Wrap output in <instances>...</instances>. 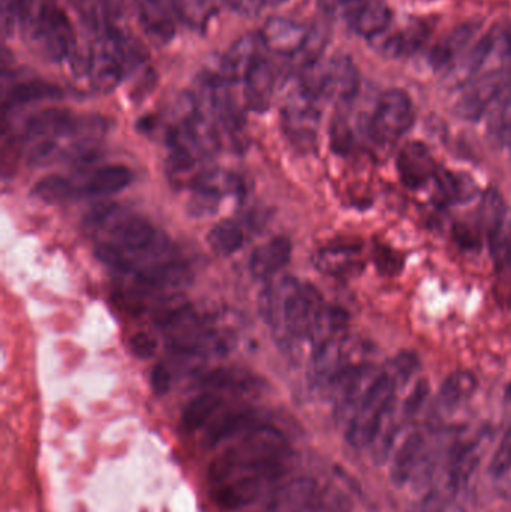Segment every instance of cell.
Masks as SVG:
<instances>
[{
	"instance_id": "1",
	"label": "cell",
	"mask_w": 511,
	"mask_h": 512,
	"mask_svg": "<svg viewBox=\"0 0 511 512\" xmlns=\"http://www.w3.org/2000/svg\"><path fill=\"white\" fill-rule=\"evenodd\" d=\"M291 469L293 451L284 433L272 424L258 423L212 460L207 480L218 486L242 475H254L267 483L285 477Z\"/></svg>"
},
{
	"instance_id": "2",
	"label": "cell",
	"mask_w": 511,
	"mask_h": 512,
	"mask_svg": "<svg viewBox=\"0 0 511 512\" xmlns=\"http://www.w3.org/2000/svg\"><path fill=\"white\" fill-rule=\"evenodd\" d=\"M90 41L80 47L71 68L87 78L99 92L116 89L132 71L144 63L140 42L119 23L92 27Z\"/></svg>"
},
{
	"instance_id": "3",
	"label": "cell",
	"mask_w": 511,
	"mask_h": 512,
	"mask_svg": "<svg viewBox=\"0 0 511 512\" xmlns=\"http://www.w3.org/2000/svg\"><path fill=\"white\" fill-rule=\"evenodd\" d=\"M323 297L312 285L293 277L270 283L260 297V312L279 343L308 339L323 312Z\"/></svg>"
},
{
	"instance_id": "4",
	"label": "cell",
	"mask_w": 511,
	"mask_h": 512,
	"mask_svg": "<svg viewBox=\"0 0 511 512\" xmlns=\"http://www.w3.org/2000/svg\"><path fill=\"white\" fill-rule=\"evenodd\" d=\"M24 38L50 62L74 63L80 39L57 0H26L17 21Z\"/></svg>"
},
{
	"instance_id": "5",
	"label": "cell",
	"mask_w": 511,
	"mask_h": 512,
	"mask_svg": "<svg viewBox=\"0 0 511 512\" xmlns=\"http://www.w3.org/2000/svg\"><path fill=\"white\" fill-rule=\"evenodd\" d=\"M296 81L309 95L317 101L348 104L359 92V71L350 57L335 56L330 59L321 57L318 62L294 75Z\"/></svg>"
},
{
	"instance_id": "6",
	"label": "cell",
	"mask_w": 511,
	"mask_h": 512,
	"mask_svg": "<svg viewBox=\"0 0 511 512\" xmlns=\"http://www.w3.org/2000/svg\"><path fill=\"white\" fill-rule=\"evenodd\" d=\"M416 113L410 96L401 89L384 92L369 117L368 131L371 140L378 144H393L413 128Z\"/></svg>"
},
{
	"instance_id": "7",
	"label": "cell",
	"mask_w": 511,
	"mask_h": 512,
	"mask_svg": "<svg viewBox=\"0 0 511 512\" xmlns=\"http://www.w3.org/2000/svg\"><path fill=\"white\" fill-rule=\"evenodd\" d=\"M509 90L507 74L494 72V74L480 75L461 86V95L456 102V111L459 116L468 120H479L491 110L501 96Z\"/></svg>"
},
{
	"instance_id": "8",
	"label": "cell",
	"mask_w": 511,
	"mask_h": 512,
	"mask_svg": "<svg viewBox=\"0 0 511 512\" xmlns=\"http://www.w3.org/2000/svg\"><path fill=\"white\" fill-rule=\"evenodd\" d=\"M138 21L155 44H167L174 38L180 18L174 0H134Z\"/></svg>"
},
{
	"instance_id": "9",
	"label": "cell",
	"mask_w": 511,
	"mask_h": 512,
	"mask_svg": "<svg viewBox=\"0 0 511 512\" xmlns=\"http://www.w3.org/2000/svg\"><path fill=\"white\" fill-rule=\"evenodd\" d=\"M480 24L467 23L456 27L443 41L438 42L437 47L432 48L429 54V63L432 68L444 74H453L459 63L467 60L471 48L476 44L477 33Z\"/></svg>"
},
{
	"instance_id": "10",
	"label": "cell",
	"mask_w": 511,
	"mask_h": 512,
	"mask_svg": "<svg viewBox=\"0 0 511 512\" xmlns=\"http://www.w3.org/2000/svg\"><path fill=\"white\" fill-rule=\"evenodd\" d=\"M396 168L402 185L408 189L422 188L429 180L435 179L438 173L434 156L428 147L419 141H411L402 147L396 159Z\"/></svg>"
},
{
	"instance_id": "11",
	"label": "cell",
	"mask_w": 511,
	"mask_h": 512,
	"mask_svg": "<svg viewBox=\"0 0 511 512\" xmlns=\"http://www.w3.org/2000/svg\"><path fill=\"white\" fill-rule=\"evenodd\" d=\"M111 234H113L114 245L120 246V248L125 249L131 255L162 254V245L158 242V233L144 219L132 218L119 222L113 228V233Z\"/></svg>"
},
{
	"instance_id": "12",
	"label": "cell",
	"mask_w": 511,
	"mask_h": 512,
	"mask_svg": "<svg viewBox=\"0 0 511 512\" xmlns=\"http://www.w3.org/2000/svg\"><path fill=\"white\" fill-rule=\"evenodd\" d=\"M266 481L254 475H242L213 487L212 499L215 505L225 511H239L254 504Z\"/></svg>"
},
{
	"instance_id": "13",
	"label": "cell",
	"mask_w": 511,
	"mask_h": 512,
	"mask_svg": "<svg viewBox=\"0 0 511 512\" xmlns=\"http://www.w3.org/2000/svg\"><path fill=\"white\" fill-rule=\"evenodd\" d=\"M351 29L359 36L378 39L392 24V11L383 0H362L348 15Z\"/></svg>"
},
{
	"instance_id": "14",
	"label": "cell",
	"mask_w": 511,
	"mask_h": 512,
	"mask_svg": "<svg viewBox=\"0 0 511 512\" xmlns=\"http://www.w3.org/2000/svg\"><path fill=\"white\" fill-rule=\"evenodd\" d=\"M135 280L150 289L183 288L192 282V271L180 261H159L135 271Z\"/></svg>"
},
{
	"instance_id": "15",
	"label": "cell",
	"mask_w": 511,
	"mask_h": 512,
	"mask_svg": "<svg viewBox=\"0 0 511 512\" xmlns=\"http://www.w3.org/2000/svg\"><path fill=\"white\" fill-rule=\"evenodd\" d=\"M200 385L213 393L230 391L236 394H252L263 390L264 382L246 370L236 369V367H219L206 373L201 378Z\"/></svg>"
},
{
	"instance_id": "16",
	"label": "cell",
	"mask_w": 511,
	"mask_h": 512,
	"mask_svg": "<svg viewBox=\"0 0 511 512\" xmlns=\"http://www.w3.org/2000/svg\"><path fill=\"white\" fill-rule=\"evenodd\" d=\"M291 252L293 248L287 237H276L270 240L267 245L260 246L252 252L251 261H249L251 273L257 279H269L290 262Z\"/></svg>"
},
{
	"instance_id": "17",
	"label": "cell",
	"mask_w": 511,
	"mask_h": 512,
	"mask_svg": "<svg viewBox=\"0 0 511 512\" xmlns=\"http://www.w3.org/2000/svg\"><path fill=\"white\" fill-rule=\"evenodd\" d=\"M317 495V484L308 478H300L279 487L270 499V508L275 512H302L312 507Z\"/></svg>"
},
{
	"instance_id": "18",
	"label": "cell",
	"mask_w": 511,
	"mask_h": 512,
	"mask_svg": "<svg viewBox=\"0 0 511 512\" xmlns=\"http://www.w3.org/2000/svg\"><path fill=\"white\" fill-rule=\"evenodd\" d=\"M261 423L257 414L251 409H239V411L225 412L219 415L216 420L207 427L206 435L203 438V444L207 448L216 447L219 442L227 441L234 436L242 435L246 430L251 429L255 424Z\"/></svg>"
},
{
	"instance_id": "19",
	"label": "cell",
	"mask_w": 511,
	"mask_h": 512,
	"mask_svg": "<svg viewBox=\"0 0 511 512\" xmlns=\"http://www.w3.org/2000/svg\"><path fill=\"white\" fill-rule=\"evenodd\" d=\"M132 180V173L122 165H111L93 173L84 186V192L93 197H108L128 188Z\"/></svg>"
},
{
	"instance_id": "20",
	"label": "cell",
	"mask_w": 511,
	"mask_h": 512,
	"mask_svg": "<svg viewBox=\"0 0 511 512\" xmlns=\"http://www.w3.org/2000/svg\"><path fill=\"white\" fill-rule=\"evenodd\" d=\"M426 24L413 23L384 39L381 51L389 57H405L416 53L426 41Z\"/></svg>"
},
{
	"instance_id": "21",
	"label": "cell",
	"mask_w": 511,
	"mask_h": 512,
	"mask_svg": "<svg viewBox=\"0 0 511 512\" xmlns=\"http://www.w3.org/2000/svg\"><path fill=\"white\" fill-rule=\"evenodd\" d=\"M180 23L203 32L227 0H174Z\"/></svg>"
},
{
	"instance_id": "22",
	"label": "cell",
	"mask_w": 511,
	"mask_h": 512,
	"mask_svg": "<svg viewBox=\"0 0 511 512\" xmlns=\"http://www.w3.org/2000/svg\"><path fill=\"white\" fill-rule=\"evenodd\" d=\"M315 264L324 273L345 274L362 267L360 249L357 246H336L318 252Z\"/></svg>"
},
{
	"instance_id": "23",
	"label": "cell",
	"mask_w": 511,
	"mask_h": 512,
	"mask_svg": "<svg viewBox=\"0 0 511 512\" xmlns=\"http://www.w3.org/2000/svg\"><path fill=\"white\" fill-rule=\"evenodd\" d=\"M438 188L441 195L452 204H464L473 200L477 195L476 180L465 173H453V171L440 170L437 176Z\"/></svg>"
},
{
	"instance_id": "24",
	"label": "cell",
	"mask_w": 511,
	"mask_h": 512,
	"mask_svg": "<svg viewBox=\"0 0 511 512\" xmlns=\"http://www.w3.org/2000/svg\"><path fill=\"white\" fill-rule=\"evenodd\" d=\"M222 406V397L213 391L200 394L186 406L182 415V427L186 432H195L203 427Z\"/></svg>"
},
{
	"instance_id": "25",
	"label": "cell",
	"mask_w": 511,
	"mask_h": 512,
	"mask_svg": "<svg viewBox=\"0 0 511 512\" xmlns=\"http://www.w3.org/2000/svg\"><path fill=\"white\" fill-rule=\"evenodd\" d=\"M245 242L242 230L233 221H222L210 230L207 243L215 254L230 256L236 254Z\"/></svg>"
},
{
	"instance_id": "26",
	"label": "cell",
	"mask_w": 511,
	"mask_h": 512,
	"mask_svg": "<svg viewBox=\"0 0 511 512\" xmlns=\"http://www.w3.org/2000/svg\"><path fill=\"white\" fill-rule=\"evenodd\" d=\"M477 388V378L471 372H455L444 381L440 400L446 406H456L473 396Z\"/></svg>"
},
{
	"instance_id": "27",
	"label": "cell",
	"mask_w": 511,
	"mask_h": 512,
	"mask_svg": "<svg viewBox=\"0 0 511 512\" xmlns=\"http://www.w3.org/2000/svg\"><path fill=\"white\" fill-rule=\"evenodd\" d=\"M479 213L480 221H482L488 236L500 230L506 224V204H504L500 192L495 191V189H489L483 195Z\"/></svg>"
},
{
	"instance_id": "28",
	"label": "cell",
	"mask_w": 511,
	"mask_h": 512,
	"mask_svg": "<svg viewBox=\"0 0 511 512\" xmlns=\"http://www.w3.org/2000/svg\"><path fill=\"white\" fill-rule=\"evenodd\" d=\"M32 192L38 200L44 201V203L59 204L72 197L74 188L68 179L53 174V176L42 177L39 182H36Z\"/></svg>"
},
{
	"instance_id": "29",
	"label": "cell",
	"mask_w": 511,
	"mask_h": 512,
	"mask_svg": "<svg viewBox=\"0 0 511 512\" xmlns=\"http://www.w3.org/2000/svg\"><path fill=\"white\" fill-rule=\"evenodd\" d=\"M422 447L423 438L419 433H413L405 439L398 456H396L395 466H393L392 478L395 483H404L410 477L411 469H413L417 454L420 453Z\"/></svg>"
},
{
	"instance_id": "30",
	"label": "cell",
	"mask_w": 511,
	"mask_h": 512,
	"mask_svg": "<svg viewBox=\"0 0 511 512\" xmlns=\"http://www.w3.org/2000/svg\"><path fill=\"white\" fill-rule=\"evenodd\" d=\"M62 95L57 87L45 83L18 84L11 90V104H29V102L42 101V99L59 98Z\"/></svg>"
},
{
	"instance_id": "31",
	"label": "cell",
	"mask_w": 511,
	"mask_h": 512,
	"mask_svg": "<svg viewBox=\"0 0 511 512\" xmlns=\"http://www.w3.org/2000/svg\"><path fill=\"white\" fill-rule=\"evenodd\" d=\"M95 255L102 264L114 270L125 271V273L134 271L135 261L132 255L114 243H102L96 248Z\"/></svg>"
},
{
	"instance_id": "32",
	"label": "cell",
	"mask_w": 511,
	"mask_h": 512,
	"mask_svg": "<svg viewBox=\"0 0 511 512\" xmlns=\"http://www.w3.org/2000/svg\"><path fill=\"white\" fill-rule=\"evenodd\" d=\"M417 367H419L417 355L413 354V352H402L393 360L392 370L389 373L396 381H401V379L402 381H407L416 372Z\"/></svg>"
},
{
	"instance_id": "33",
	"label": "cell",
	"mask_w": 511,
	"mask_h": 512,
	"mask_svg": "<svg viewBox=\"0 0 511 512\" xmlns=\"http://www.w3.org/2000/svg\"><path fill=\"white\" fill-rule=\"evenodd\" d=\"M57 149H59V147H57V143L53 138L39 140L38 143L33 146V149L30 150L27 161H29V164L33 165V167H41V165L48 164V162L54 158Z\"/></svg>"
},
{
	"instance_id": "34",
	"label": "cell",
	"mask_w": 511,
	"mask_h": 512,
	"mask_svg": "<svg viewBox=\"0 0 511 512\" xmlns=\"http://www.w3.org/2000/svg\"><path fill=\"white\" fill-rule=\"evenodd\" d=\"M26 0H2V32L9 36L17 30V21Z\"/></svg>"
},
{
	"instance_id": "35",
	"label": "cell",
	"mask_w": 511,
	"mask_h": 512,
	"mask_svg": "<svg viewBox=\"0 0 511 512\" xmlns=\"http://www.w3.org/2000/svg\"><path fill=\"white\" fill-rule=\"evenodd\" d=\"M284 2L287 0H227V5L243 15H258L264 9L281 5Z\"/></svg>"
},
{
	"instance_id": "36",
	"label": "cell",
	"mask_w": 511,
	"mask_h": 512,
	"mask_svg": "<svg viewBox=\"0 0 511 512\" xmlns=\"http://www.w3.org/2000/svg\"><path fill=\"white\" fill-rule=\"evenodd\" d=\"M511 468V429L501 441L500 448L491 462V472L494 475H503Z\"/></svg>"
},
{
	"instance_id": "37",
	"label": "cell",
	"mask_w": 511,
	"mask_h": 512,
	"mask_svg": "<svg viewBox=\"0 0 511 512\" xmlns=\"http://www.w3.org/2000/svg\"><path fill=\"white\" fill-rule=\"evenodd\" d=\"M156 346H158V342H156L155 337L150 336V334L137 333L135 336H132V354H134L135 357L141 358V360L152 358L153 355H155Z\"/></svg>"
},
{
	"instance_id": "38",
	"label": "cell",
	"mask_w": 511,
	"mask_h": 512,
	"mask_svg": "<svg viewBox=\"0 0 511 512\" xmlns=\"http://www.w3.org/2000/svg\"><path fill=\"white\" fill-rule=\"evenodd\" d=\"M153 391L159 396H164L171 388V373L165 364H158L153 367L152 376H150Z\"/></svg>"
},
{
	"instance_id": "39",
	"label": "cell",
	"mask_w": 511,
	"mask_h": 512,
	"mask_svg": "<svg viewBox=\"0 0 511 512\" xmlns=\"http://www.w3.org/2000/svg\"><path fill=\"white\" fill-rule=\"evenodd\" d=\"M453 236L456 242L464 249H477L480 246V239L476 231L471 230L468 225L458 224L453 228Z\"/></svg>"
},
{
	"instance_id": "40",
	"label": "cell",
	"mask_w": 511,
	"mask_h": 512,
	"mask_svg": "<svg viewBox=\"0 0 511 512\" xmlns=\"http://www.w3.org/2000/svg\"><path fill=\"white\" fill-rule=\"evenodd\" d=\"M321 2H323L324 8H326L327 11L339 15V17H344L345 20H347L348 15L354 11V8H356L362 0H321Z\"/></svg>"
},
{
	"instance_id": "41",
	"label": "cell",
	"mask_w": 511,
	"mask_h": 512,
	"mask_svg": "<svg viewBox=\"0 0 511 512\" xmlns=\"http://www.w3.org/2000/svg\"><path fill=\"white\" fill-rule=\"evenodd\" d=\"M426 396H428V384L425 381H420L417 384L416 390L411 393V396L405 402V412L408 415L416 414L420 406L425 402Z\"/></svg>"
}]
</instances>
